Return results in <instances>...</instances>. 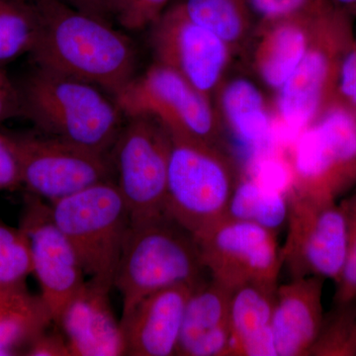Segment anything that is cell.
<instances>
[{
  "mask_svg": "<svg viewBox=\"0 0 356 356\" xmlns=\"http://www.w3.org/2000/svg\"><path fill=\"white\" fill-rule=\"evenodd\" d=\"M222 108L245 165L266 154L284 151L275 121L267 112L259 89L245 79L229 81L222 93Z\"/></svg>",
  "mask_w": 356,
  "mask_h": 356,
  "instance_id": "d6986e66",
  "label": "cell"
},
{
  "mask_svg": "<svg viewBox=\"0 0 356 356\" xmlns=\"http://www.w3.org/2000/svg\"><path fill=\"white\" fill-rule=\"evenodd\" d=\"M287 225L281 259L292 278L318 276L337 282L348 248V226L341 204L290 191Z\"/></svg>",
  "mask_w": 356,
  "mask_h": 356,
  "instance_id": "30bf717a",
  "label": "cell"
},
{
  "mask_svg": "<svg viewBox=\"0 0 356 356\" xmlns=\"http://www.w3.org/2000/svg\"><path fill=\"white\" fill-rule=\"evenodd\" d=\"M112 287L88 280L65 307L58 325L72 356L126 355L120 321L110 302Z\"/></svg>",
  "mask_w": 356,
  "mask_h": 356,
  "instance_id": "2e32d148",
  "label": "cell"
},
{
  "mask_svg": "<svg viewBox=\"0 0 356 356\" xmlns=\"http://www.w3.org/2000/svg\"><path fill=\"white\" fill-rule=\"evenodd\" d=\"M32 1L39 25L29 55L37 67L86 81L114 97L132 81L135 51L108 21L60 0Z\"/></svg>",
  "mask_w": 356,
  "mask_h": 356,
  "instance_id": "6da1fadb",
  "label": "cell"
},
{
  "mask_svg": "<svg viewBox=\"0 0 356 356\" xmlns=\"http://www.w3.org/2000/svg\"><path fill=\"white\" fill-rule=\"evenodd\" d=\"M28 356H72L64 334L47 332L40 334L23 351Z\"/></svg>",
  "mask_w": 356,
  "mask_h": 356,
  "instance_id": "4dcf8cb0",
  "label": "cell"
},
{
  "mask_svg": "<svg viewBox=\"0 0 356 356\" xmlns=\"http://www.w3.org/2000/svg\"><path fill=\"white\" fill-rule=\"evenodd\" d=\"M325 1L337 11L350 16V18L356 16V0H325Z\"/></svg>",
  "mask_w": 356,
  "mask_h": 356,
  "instance_id": "d590c367",
  "label": "cell"
},
{
  "mask_svg": "<svg viewBox=\"0 0 356 356\" xmlns=\"http://www.w3.org/2000/svg\"><path fill=\"white\" fill-rule=\"evenodd\" d=\"M207 273L195 238L166 214L131 221L114 277L126 315L147 295L199 284Z\"/></svg>",
  "mask_w": 356,
  "mask_h": 356,
  "instance_id": "3957f363",
  "label": "cell"
},
{
  "mask_svg": "<svg viewBox=\"0 0 356 356\" xmlns=\"http://www.w3.org/2000/svg\"><path fill=\"white\" fill-rule=\"evenodd\" d=\"M39 18L32 0H0V65L29 54Z\"/></svg>",
  "mask_w": 356,
  "mask_h": 356,
  "instance_id": "cb8c5ba5",
  "label": "cell"
},
{
  "mask_svg": "<svg viewBox=\"0 0 356 356\" xmlns=\"http://www.w3.org/2000/svg\"><path fill=\"white\" fill-rule=\"evenodd\" d=\"M199 284L163 288L147 295L122 316L126 355H177L185 307Z\"/></svg>",
  "mask_w": 356,
  "mask_h": 356,
  "instance_id": "5bb4252c",
  "label": "cell"
},
{
  "mask_svg": "<svg viewBox=\"0 0 356 356\" xmlns=\"http://www.w3.org/2000/svg\"><path fill=\"white\" fill-rule=\"evenodd\" d=\"M115 103L128 118L151 116L172 137L216 147L219 127L207 96L168 65L158 63L134 77Z\"/></svg>",
  "mask_w": 356,
  "mask_h": 356,
  "instance_id": "52a82bcc",
  "label": "cell"
},
{
  "mask_svg": "<svg viewBox=\"0 0 356 356\" xmlns=\"http://www.w3.org/2000/svg\"><path fill=\"white\" fill-rule=\"evenodd\" d=\"M277 287L248 284L232 292L231 355L277 356L271 329Z\"/></svg>",
  "mask_w": 356,
  "mask_h": 356,
  "instance_id": "ffe728a7",
  "label": "cell"
},
{
  "mask_svg": "<svg viewBox=\"0 0 356 356\" xmlns=\"http://www.w3.org/2000/svg\"><path fill=\"white\" fill-rule=\"evenodd\" d=\"M324 278H292L276 290L273 329L277 356L309 355L324 322Z\"/></svg>",
  "mask_w": 356,
  "mask_h": 356,
  "instance_id": "e0dca14e",
  "label": "cell"
},
{
  "mask_svg": "<svg viewBox=\"0 0 356 356\" xmlns=\"http://www.w3.org/2000/svg\"><path fill=\"white\" fill-rule=\"evenodd\" d=\"M232 291L213 280L193 290L185 307L177 355L229 356Z\"/></svg>",
  "mask_w": 356,
  "mask_h": 356,
  "instance_id": "ac0fdd59",
  "label": "cell"
},
{
  "mask_svg": "<svg viewBox=\"0 0 356 356\" xmlns=\"http://www.w3.org/2000/svg\"><path fill=\"white\" fill-rule=\"evenodd\" d=\"M339 89L346 102L356 106V47H351L341 58Z\"/></svg>",
  "mask_w": 356,
  "mask_h": 356,
  "instance_id": "d6a6232c",
  "label": "cell"
},
{
  "mask_svg": "<svg viewBox=\"0 0 356 356\" xmlns=\"http://www.w3.org/2000/svg\"><path fill=\"white\" fill-rule=\"evenodd\" d=\"M172 139L165 214L197 238L228 216L233 168L217 147Z\"/></svg>",
  "mask_w": 356,
  "mask_h": 356,
  "instance_id": "5b68a950",
  "label": "cell"
},
{
  "mask_svg": "<svg viewBox=\"0 0 356 356\" xmlns=\"http://www.w3.org/2000/svg\"><path fill=\"white\" fill-rule=\"evenodd\" d=\"M316 0L305 10L281 19L267 21L268 34L261 42L257 65L262 81L280 89L305 58L311 46L312 15Z\"/></svg>",
  "mask_w": 356,
  "mask_h": 356,
  "instance_id": "44dd1931",
  "label": "cell"
},
{
  "mask_svg": "<svg viewBox=\"0 0 356 356\" xmlns=\"http://www.w3.org/2000/svg\"><path fill=\"white\" fill-rule=\"evenodd\" d=\"M29 294L27 288L17 290L0 289V322L16 307L19 306Z\"/></svg>",
  "mask_w": 356,
  "mask_h": 356,
  "instance_id": "836d02e7",
  "label": "cell"
},
{
  "mask_svg": "<svg viewBox=\"0 0 356 356\" xmlns=\"http://www.w3.org/2000/svg\"><path fill=\"white\" fill-rule=\"evenodd\" d=\"M192 22L234 44L245 36L250 22L247 0H181L178 2Z\"/></svg>",
  "mask_w": 356,
  "mask_h": 356,
  "instance_id": "603a6c76",
  "label": "cell"
},
{
  "mask_svg": "<svg viewBox=\"0 0 356 356\" xmlns=\"http://www.w3.org/2000/svg\"><path fill=\"white\" fill-rule=\"evenodd\" d=\"M60 1L64 2L81 13L110 22L103 0H60Z\"/></svg>",
  "mask_w": 356,
  "mask_h": 356,
  "instance_id": "e575fe53",
  "label": "cell"
},
{
  "mask_svg": "<svg viewBox=\"0 0 356 356\" xmlns=\"http://www.w3.org/2000/svg\"><path fill=\"white\" fill-rule=\"evenodd\" d=\"M109 19L125 29L140 30L154 25L170 0H103Z\"/></svg>",
  "mask_w": 356,
  "mask_h": 356,
  "instance_id": "4316f807",
  "label": "cell"
},
{
  "mask_svg": "<svg viewBox=\"0 0 356 356\" xmlns=\"http://www.w3.org/2000/svg\"><path fill=\"white\" fill-rule=\"evenodd\" d=\"M172 146L170 132L153 117H131L122 127L110 159L131 221L165 214Z\"/></svg>",
  "mask_w": 356,
  "mask_h": 356,
  "instance_id": "ba28073f",
  "label": "cell"
},
{
  "mask_svg": "<svg viewBox=\"0 0 356 356\" xmlns=\"http://www.w3.org/2000/svg\"><path fill=\"white\" fill-rule=\"evenodd\" d=\"M18 89L21 116L39 133L108 156L122 130V112L97 86L36 67Z\"/></svg>",
  "mask_w": 356,
  "mask_h": 356,
  "instance_id": "7a4b0ae2",
  "label": "cell"
},
{
  "mask_svg": "<svg viewBox=\"0 0 356 356\" xmlns=\"http://www.w3.org/2000/svg\"><path fill=\"white\" fill-rule=\"evenodd\" d=\"M6 134L17 159L22 186L48 203L115 180L108 156L42 133Z\"/></svg>",
  "mask_w": 356,
  "mask_h": 356,
  "instance_id": "9c48e42d",
  "label": "cell"
},
{
  "mask_svg": "<svg viewBox=\"0 0 356 356\" xmlns=\"http://www.w3.org/2000/svg\"><path fill=\"white\" fill-rule=\"evenodd\" d=\"M348 226L346 261L334 296L337 306L351 305L356 300V191L341 203Z\"/></svg>",
  "mask_w": 356,
  "mask_h": 356,
  "instance_id": "83f0119b",
  "label": "cell"
},
{
  "mask_svg": "<svg viewBox=\"0 0 356 356\" xmlns=\"http://www.w3.org/2000/svg\"><path fill=\"white\" fill-rule=\"evenodd\" d=\"M228 216L254 222L276 233L287 222L288 195L247 175L236 182L229 199Z\"/></svg>",
  "mask_w": 356,
  "mask_h": 356,
  "instance_id": "7402d4cb",
  "label": "cell"
},
{
  "mask_svg": "<svg viewBox=\"0 0 356 356\" xmlns=\"http://www.w3.org/2000/svg\"><path fill=\"white\" fill-rule=\"evenodd\" d=\"M292 191L337 200L356 184V120L344 107H332L305 129L288 151Z\"/></svg>",
  "mask_w": 356,
  "mask_h": 356,
  "instance_id": "8992f818",
  "label": "cell"
},
{
  "mask_svg": "<svg viewBox=\"0 0 356 356\" xmlns=\"http://www.w3.org/2000/svg\"><path fill=\"white\" fill-rule=\"evenodd\" d=\"M195 240L211 280L229 291L248 284L277 286L282 259L270 229L226 216Z\"/></svg>",
  "mask_w": 356,
  "mask_h": 356,
  "instance_id": "8fae6325",
  "label": "cell"
},
{
  "mask_svg": "<svg viewBox=\"0 0 356 356\" xmlns=\"http://www.w3.org/2000/svg\"><path fill=\"white\" fill-rule=\"evenodd\" d=\"M350 307L337 306L339 311L331 321L325 323L324 318L320 334L309 355H353L356 318L351 316Z\"/></svg>",
  "mask_w": 356,
  "mask_h": 356,
  "instance_id": "484cf974",
  "label": "cell"
},
{
  "mask_svg": "<svg viewBox=\"0 0 356 356\" xmlns=\"http://www.w3.org/2000/svg\"><path fill=\"white\" fill-rule=\"evenodd\" d=\"M332 44H312L294 72L278 90L276 134L280 146L289 151L297 138L313 124L322 107L334 72Z\"/></svg>",
  "mask_w": 356,
  "mask_h": 356,
  "instance_id": "9a60e30c",
  "label": "cell"
},
{
  "mask_svg": "<svg viewBox=\"0 0 356 356\" xmlns=\"http://www.w3.org/2000/svg\"><path fill=\"white\" fill-rule=\"evenodd\" d=\"M21 116L20 93L0 65V124Z\"/></svg>",
  "mask_w": 356,
  "mask_h": 356,
  "instance_id": "1f68e13d",
  "label": "cell"
},
{
  "mask_svg": "<svg viewBox=\"0 0 356 356\" xmlns=\"http://www.w3.org/2000/svg\"><path fill=\"white\" fill-rule=\"evenodd\" d=\"M49 204L56 224L76 250L86 275L114 287L131 222L130 210L116 181L99 182Z\"/></svg>",
  "mask_w": 356,
  "mask_h": 356,
  "instance_id": "277c9868",
  "label": "cell"
},
{
  "mask_svg": "<svg viewBox=\"0 0 356 356\" xmlns=\"http://www.w3.org/2000/svg\"><path fill=\"white\" fill-rule=\"evenodd\" d=\"M153 44L159 64L168 65L206 96L220 83L229 44L192 22L178 4L154 24Z\"/></svg>",
  "mask_w": 356,
  "mask_h": 356,
  "instance_id": "4fadbf2b",
  "label": "cell"
},
{
  "mask_svg": "<svg viewBox=\"0 0 356 356\" xmlns=\"http://www.w3.org/2000/svg\"><path fill=\"white\" fill-rule=\"evenodd\" d=\"M22 186L19 166L6 133L0 132V192Z\"/></svg>",
  "mask_w": 356,
  "mask_h": 356,
  "instance_id": "f546056e",
  "label": "cell"
},
{
  "mask_svg": "<svg viewBox=\"0 0 356 356\" xmlns=\"http://www.w3.org/2000/svg\"><path fill=\"white\" fill-rule=\"evenodd\" d=\"M353 355H356V324H355V334H353Z\"/></svg>",
  "mask_w": 356,
  "mask_h": 356,
  "instance_id": "8d00e7d4",
  "label": "cell"
},
{
  "mask_svg": "<svg viewBox=\"0 0 356 356\" xmlns=\"http://www.w3.org/2000/svg\"><path fill=\"white\" fill-rule=\"evenodd\" d=\"M19 228L29 243L33 274L41 288L54 323L86 283V273L76 250L51 215L50 204L26 192Z\"/></svg>",
  "mask_w": 356,
  "mask_h": 356,
  "instance_id": "7c38bea8",
  "label": "cell"
},
{
  "mask_svg": "<svg viewBox=\"0 0 356 356\" xmlns=\"http://www.w3.org/2000/svg\"><path fill=\"white\" fill-rule=\"evenodd\" d=\"M30 274L31 254L25 234L0 220V289H25Z\"/></svg>",
  "mask_w": 356,
  "mask_h": 356,
  "instance_id": "d4e9b609",
  "label": "cell"
},
{
  "mask_svg": "<svg viewBox=\"0 0 356 356\" xmlns=\"http://www.w3.org/2000/svg\"><path fill=\"white\" fill-rule=\"evenodd\" d=\"M254 13L267 22L289 17L305 10L313 0H247Z\"/></svg>",
  "mask_w": 356,
  "mask_h": 356,
  "instance_id": "f1b7e54d",
  "label": "cell"
}]
</instances>
